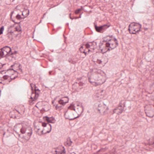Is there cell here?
Segmentation results:
<instances>
[{
	"mask_svg": "<svg viewBox=\"0 0 154 154\" xmlns=\"http://www.w3.org/2000/svg\"><path fill=\"white\" fill-rule=\"evenodd\" d=\"M14 130L18 135L21 141L24 143L29 140L32 134L31 127L25 123L16 124L14 126Z\"/></svg>",
	"mask_w": 154,
	"mask_h": 154,
	"instance_id": "obj_1",
	"label": "cell"
},
{
	"mask_svg": "<svg viewBox=\"0 0 154 154\" xmlns=\"http://www.w3.org/2000/svg\"><path fill=\"white\" fill-rule=\"evenodd\" d=\"M89 82L94 86L101 85L106 82V75L102 70L97 69H91L88 74Z\"/></svg>",
	"mask_w": 154,
	"mask_h": 154,
	"instance_id": "obj_2",
	"label": "cell"
},
{
	"mask_svg": "<svg viewBox=\"0 0 154 154\" xmlns=\"http://www.w3.org/2000/svg\"><path fill=\"white\" fill-rule=\"evenodd\" d=\"M29 11L25 5H20L14 10L11 14V20L15 23H19L29 15Z\"/></svg>",
	"mask_w": 154,
	"mask_h": 154,
	"instance_id": "obj_3",
	"label": "cell"
},
{
	"mask_svg": "<svg viewBox=\"0 0 154 154\" xmlns=\"http://www.w3.org/2000/svg\"><path fill=\"white\" fill-rule=\"evenodd\" d=\"M118 45L117 40L113 36H108L103 38L99 45L100 52L105 53L116 48Z\"/></svg>",
	"mask_w": 154,
	"mask_h": 154,
	"instance_id": "obj_4",
	"label": "cell"
},
{
	"mask_svg": "<svg viewBox=\"0 0 154 154\" xmlns=\"http://www.w3.org/2000/svg\"><path fill=\"white\" fill-rule=\"evenodd\" d=\"M83 111V108L79 102H74L70 105L65 113L66 119L72 120L79 117Z\"/></svg>",
	"mask_w": 154,
	"mask_h": 154,
	"instance_id": "obj_5",
	"label": "cell"
},
{
	"mask_svg": "<svg viewBox=\"0 0 154 154\" xmlns=\"http://www.w3.org/2000/svg\"><path fill=\"white\" fill-rule=\"evenodd\" d=\"M18 76V72L13 69L2 71L0 72V83L8 84Z\"/></svg>",
	"mask_w": 154,
	"mask_h": 154,
	"instance_id": "obj_6",
	"label": "cell"
},
{
	"mask_svg": "<svg viewBox=\"0 0 154 154\" xmlns=\"http://www.w3.org/2000/svg\"><path fill=\"white\" fill-rule=\"evenodd\" d=\"M34 128L36 133L39 135L46 134L51 130V127L50 124L40 120H36L34 122Z\"/></svg>",
	"mask_w": 154,
	"mask_h": 154,
	"instance_id": "obj_7",
	"label": "cell"
},
{
	"mask_svg": "<svg viewBox=\"0 0 154 154\" xmlns=\"http://www.w3.org/2000/svg\"><path fill=\"white\" fill-rule=\"evenodd\" d=\"M51 106L47 102H39L36 104L32 109L33 115L37 117H41L45 112L50 109Z\"/></svg>",
	"mask_w": 154,
	"mask_h": 154,
	"instance_id": "obj_8",
	"label": "cell"
},
{
	"mask_svg": "<svg viewBox=\"0 0 154 154\" xmlns=\"http://www.w3.org/2000/svg\"><path fill=\"white\" fill-rule=\"evenodd\" d=\"M91 60L95 66L97 67H103L107 63L108 59L107 57L101 52H97L92 56Z\"/></svg>",
	"mask_w": 154,
	"mask_h": 154,
	"instance_id": "obj_9",
	"label": "cell"
},
{
	"mask_svg": "<svg viewBox=\"0 0 154 154\" xmlns=\"http://www.w3.org/2000/svg\"><path fill=\"white\" fill-rule=\"evenodd\" d=\"M22 29L19 23H15L8 29L7 35L10 39L17 38L21 33Z\"/></svg>",
	"mask_w": 154,
	"mask_h": 154,
	"instance_id": "obj_10",
	"label": "cell"
},
{
	"mask_svg": "<svg viewBox=\"0 0 154 154\" xmlns=\"http://www.w3.org/2000/svg\"><path fill=\"white\" fill-rule=\"evenodd\" d=\"M24 106L23 105H19L14 108L10 113V117L15 119L20 118L24 114Z\"/></svg>",
	"mask_w": 154,
	"mask_h": 154,
	"instance_id": "obj_11",
	"label": "cell"
},
{
	"mask_svg": "<svg viewBox=\"0 0 154 154\" xmlns=\"http://www.w3.org/2000/svg\"><path fill=\"white\" fill-rule=\"evenodd\" d=\"M69 99L68 97H62L56 98L52 102L54 107L57 110H61L64 106L69 102Z\"/></svg>",
	"mask_w": 154,
	"mask_h": 154,
	"instance_id": "obj_12",
	"label": "cell"
},
{
	"mask_svg": "<svg viewBox=\"0 0 154 154\" xmlns=\"http://www.w3.org/2000/svg\"><path fill=\"white\" fill-rule=\"evenodd\" d=\"M97 48V43L95 42H88L83 44L79 49L80 51L85 55L93 52Z\"/></svg>",
	"mask_w": 154,
	"mask_h": 154,
	"instance_id": "obj_13",
	"label": "cell"
},
{
	"mask_svg": "<svg viewBox=\"0 0 154 154\" xmlns=\"http://www.w3.org/2000/svg\"><path fill=\"white\" fill-rule=\"evenodd\" d=\"M31 87L32 93L29 100V103L31 105H32L38 99L40 91L34 84H31Z\"/></svg>",
	"mask_w": 154,
	"mask_h": 154,
	"instance_id": "obj_14",
	"label": "cell"
},
{
	"mask_svg": "<svg viewBox=\"0 0 154 154\" xmlns=\"http://www.w3.org/2000/svg\"><path fill=\"white\" fill-rule=\"evenodd\" d=\"M87 82L86 77H83L79 78L73 85V89L74 91H79L84 87Z\"/></svg>",
	"mask_w": 154,
	"mask_h": 154,
	"instance_id": "obj_15",
	"label": "cell"
},
{
	"mask_svg": "<svg viewBox=\"0 0 154 154\" xmlns=\"http://www.w3.org/2000/svg\"><path fill=\"white\" fill-rule=\"evenodd\" d=\"M142 25L138 23L133 22L130 23L128 27V31L131 34L138 33L141 31Z\"/></svg>",
	"mask_w": 154,
	"mask_h": 154,
	"instance_id": "obj_16",
	"label": "cell"
},
{
	"mask_svg": "<svg viewBox=\"0 0 154 154\" xmlns=\"http://www.w3.org/2000/svg\"><path fill=\"white\" fill-rule=\"evenodd\" d=\"M145 112L146 116L149 117H152L154 116V106L148 105L145 107Z\"/></svg>",
	"mask_w": 154,
	"mask_h": 154,
	"instance_id": "obj_17",
	"label": "cell"
},
{
	"mask_svg": "<svg viewBox=\"0 0 154 154\" xmlns=\"http://www.w3.org/2000/svg\"><path fill=\"white\" fill-rule=\"evenodd\" d=\"M11 48L8 47H4L0 49V59L2 58L6 57L11 52Z\"/></svg>",
	"mask_w": 154,
	"mask_h": 154,
	"instance_id": "obj_18",
	"label": "cell"
},
{
	"mask_svg": "<svg viewBox=\"0 0 154 154\" xmlns=\"http://www.w3.org/2000/svg\"><path fill=\"white\" fill-rule=\"evenodd\" d=\"M54 153L55 154H66V153L64 147L63 146H60L55 148Z\"/></svg>",
	"mask_w": 154,
	"mask_h": 154,
	"instance_id": "obj_19",
	"label": "cell"
},
{
	"mask_svg": "<svg viewBox=\"0 0 154 154\" xmlns=\"http://www.w3.org/2000/svg\"><path fill=\"white\" fill-rule=\"evenodd\" d=\"M124 108H125V106L124 105H119L114 110V112L118 114H121L124 110Z\"/></svg>",
	"mask_w": 154,
	"mask_h": 154,
	"instance_id": "obj_20",
	"label": "cell"
},
{
	"mask_svg": "<svg viewBox=\"0 0 154 154\" xmlns=\"http://www.w3.org/2000/svg\"><path fill=\"white\" fill-rule=\"evenodd\" d=\"M106 106L105 105L103 104H100L99 105L98 109L99 111L102 114L106 111Z\"/></svg>",
	"mask_w": 154,
	"mask_h": 154,
	"instance_id": "obj_21",
	"label": "cell"
},
{
	"mask_svg": "<svg viewBox=\"0 0 154 154\" xmlns=\"http://www.w3.org/2000/svg\"><path fill=\"white\" fill-rule=\"evenodd\" d=\"M44 119L48 123H54L56 122L55 119L53 117H48L46 116L44 117Z\"/></svg>",
	"mask_w": 154,
	"mask_h": 154,
	"instance_id": "obj_22",
	"label": "cell"
},
{
	"mask_svg": "<svg viewBox=\"0 0 154 154\" xmlns=\"http://www.w3.org/2000/svg\"><path fill=\"white\" fill-rule=\"evenodd\" d=\"M71 141L70 140V138H68L67 140L66 143L65 145L66 146H69L71 145Z\"/></svg>",
	"mask_w": 154,
	"mask_h": 154,
	"instance_id": "obj_23",
	"label": "cell"
},
{
	"mask_svg": "<svg viewBox=\"0 0 154 154\" xmlns=\"http://www.w3.org/2000/svg\"><path fill=\"white\" fill-rule=\"evenodd\" d=\"M154 143V137H153L152 138V139H151V140L149 141V144H153Z\"/></svg>",
	"mask_w": 154,
	"mask_h": 154,
	"instance_id": "obj_24",
	"label": "cell"
},
{
	"mask_svg": "<svg viewBox=\"0 0 154 154\" xmlns=\"http://www.w3.org/2000/svg\"><path fill=\"white\" fill-rule=\"evenodd\" d=\"M3 30H4L3 27H2V28H1V29H0V35H1V34H2V33L3 31Z\"/></svg>",
	"mask_w": 154,
	"mask_h": 154,
	"instance_id": "obj_25",
	"label": "cell"
}]
</instances>
